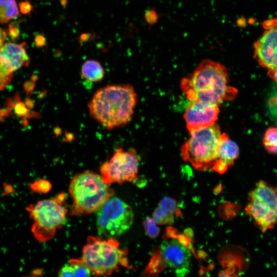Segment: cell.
Instances as JSON below:
<instances>
[{"label": "cell", "mask_w": 277, "mask_h": 277, "mask_svg": "<svg viewBox=\"0 0 277 277\" xmlns=\"http://www.w3.org/2000/svg\"><path fill=\"white\" fill-rule=\"evenodd\" d=\"M262 25L264 30L254 44V57L268 71L277 67V17L266 19Z\"/></svg>", "instance_id": "cell-11"}, {"label": "cell", "mask_w": 277, "mask_h": 277, "mask_svg": "<svg viewBox=\"0 0 277 277\" xmlns=\"http://www.w3.org/2000/svg\"><path fill=\"white\" fill-rule=\"evenodd\" d=\"M137 95L130 84L109 85L98 89L89 101L90 116L103 128L111 130L132 119Z\"/></svg>", "instance_id": "cell-2"}, {"label": "cell", "mask_w": 277, "mask_h": 277, "mask_svg": "<svg viewBox=\"0 0 277 277\" xmlns=\"http://www.w3.org/2000/svg\"><path fill=\"white\" fill-rule=\"evenodd\" d=\"M49 183L45 180H39L31 184V188L36 192H45L50 188Z\"/></svg>", "instance_id": "cell-22"}, {"label": "cell", "mask_w": 277, "mask_h": 277, "mask_svg": "<svg viewBox=\"0 0 277 277\" xmlns=\"http://www.w3.org/2000/svg\"><path fill=\"white\" fill-rule=\"evenodd\" d=\"M14 72L0 60V90H3L10 83Z\"/></svg>", "instance_id": "cell-20"}, {"label": "cell", "mask_w": 277, "mask_h": 277, "mask_svg": "<svg viewBox=\"0 0 277 277\" xmlns=\"http://www.w3.org/2000/svg\"><path fill=\"white\" fill-rule=\"evenodd\" d=\"M219 105L199 101L190 102L184 114L190 132L214 125L218 119Z\"/></svg>", "instance_id": "cell-12"}, {"label": "cell", "mask_w": 277, "mask_h": 277, "mask_svg": "<svg viewBox=\"0 0 277 277\" xmlns=\"http://www.w3.org/2000/svg\"><path fill=\"white\" fill-rule=\"evenodd\" d=\"M69 192L75 210L85 214L97 211L114 194L101 175L91 171L75 174L70 183Z\"/></svg>", "instance_id": "cell-3"}, {"label": "cell", "mask_w": 277, "mask_h": 277, "mask_svg": "<svg viewBox=\"0 0 277 277\" xmlns=\"http://www.w3.org/2000/svg\"><path fill=\"white\" fill-rule=\"evenodd\" d=\"M268 73L269 76L273 78L277 83V67L272 70L268 71Z\"/></svg>", "instance_id": "cell-26"}, {"label": "cell", "mask_w": 277, "mask_h": 277, "mask_svg": "<svg viewBox=\"0 0 277 277\" xmlns=\"http://www.w3.org/2000/svg\"><path fill=\"white\" fill-rule=\"evenodd\" d=\"M229 82L228 71L223 65L206 59L192 73L182 78L180 87L190 102L199 101L219 105L236 95V89L228 85Z\"/></svg>", "instance_id": "cell-1"}, {"label": "cell", "mask_w": 277, "mask_h": 277, "mask_svg": "<svg viewBox=\"0 0 277 277\" xmlns=\"http://www.w3.org/2000/svg\"><path fill=\"white\" fill-rule=\"evenodd\" d=\"M9 32L11 36L16 37L18 35V29L16 27L13 28L9 27Z\"/></svg>", "instance_id": "cell-27"}, {"label": "cell", "mask_w": 277, "mask_h": 277, "mask_svg": "<svg viewBox=\"0 0 277 277\" xmlns=\"http://www.w3.org/2000/svg\"><path fill=\"white\" fill-rule=\"evenodd\" d=\"M179 214V208L176 201L172 198L165 197L161 200L154 210L152 218L158 225L170 224L174 222Z\"/></svg>", "instance_id": "cell-15"}, {"label": "cell", "mask_w": 277, "mask_h": 277, "mask_svg": "<svg viewBox=\"0 0 277 277\" xmlns=\"http://www.w3.org/2000/svg\"><path fill=\"white\" fill-rule=\"evenodd\" d=\"M64 195L43 200L27 207L33 221L31 231L36 240L45 242L51 240L66 220L67 209L63 206Z\"/></svg>", "instance_id": "cell-6"}, {"label": "cell", "mask_w": 277, "mask_h": 277, "mask_svg": "<svg viewBox=\"0 0 277 277\" xmlns=\"http://www.w3.org/2000/svg\"><path fill=\"white\" fill-rule=\"evenodd\" d=\"M36 44H37L38 46H42L44 45V38L43 36H38L36 39Z\"/></svg>", "instance_id": "cell-28"}, {"label": "cell", "mask_w": 277, "mask_h": 277, "mask_svg": "<svg viewBox=\"0 0 277 277\" xmlns=\"http://www.w3.org/2000/svg\"><path fill=\"white\" fill-rule=\"evenodd\" d=\"M222 133L215 124L190 132L189 138L181 148L183 159L197 170L212 168L217 158Z\"/></svg>", "instance_id": "cell-5"}, {"label": "cell", "mask_w": 277, "mask_h": 277, "mask_svg": "<svg viewBox=\"0 0 277 277\" xmlns=\"http://www.w3.org/2000/svg\"><path fill=\"white\" fill-rule=\"evenodd\" d=\"M6 36V31L0 27V48L5 43Z\"/></svg>", "instance_id": "cell-25"}, {"label": "cell", "mask_w": 277, "mask_h": 277, "mask_svg": "<svg viewBox=\"0 0 277 277\" xmlns=\"http://www.w3.org/2000/svg\"><path fill=\"white\" fill-rule=\"evenodd\" d=\"M144 226L147 234L150 237L153 238L159 235L160 228L152 217H147L144 221Z\"/></svg>", "instance_id": "cell-21"}, {"label": "cell", "mask_w": 277, "mask_h": 277, "mask_svg": "<svg viewBox=\"0 0 277 277\" xmlns=\"http://www.w3.org/2000/svg\"><path fill=\"white\" fill-rule=\"evenodd\" d=\"M60 276H74L73 268L69 262L64 265L58 272Z\"/></svg>", "instance_id": "cell-23"}, {"label": "cell", "mask_w": 277, "mask_h": 277, "mask_svg": "<svg viewBox=\"0 0 277 277\" xmlns=\"http://www.w3.org/2000/svg\"><path fill=\"white\" fill-rule=\"evenodd\" d=\"M262 232L272 228L277 223V190L260 181L250 192L245 209Z\"/></svg>", "instance_id": "cell-8"}, {"label": "cell", "mask_w": 277, "mask_h": 277, "mask_svg": "<svg viewBox=\"0 0 277 277\" xmlns=\"http://www.w3.org/2000/svg\"><path fill=\"white\" fill-rule=\"evenodd\" d=\"M69 262L73 268L74 276H89L93 275L91 270L82 258L80 259H72Z\"/></svg>", "instance_id": "cell-19"}, {"label": "cell", "mask_w": 277, "mask_h": 277, "mask_svg": "<svg viewBox=\"0 0 277 277\" xmlns=\"http://www.w3.org/2000/svg\"><path fill=\"white\" fill-rule=\"evenodd\" d=\"M265 149L270 153H277V128H269L265 132L263 140Z\"/></svg>", "instance_id": "cell-18"}, {"label": "cell", "mask_w": 277, "mask_h": 277, "mask_svg": "<svg viewBox=\"0 0 277 277\" xmlns=\"http://www.w3.org/2000/svg\"><path fill=\"white\" fill-rule=\"evenodd\" d=\"M126 255L115 239L90 236L83 248L82 259L93 275L106 276L128 265Z\"/></svg>", "instance_id": "cell-4"}, {"label": "cell", "mask_w": 277, "mask_h": 277, "mask_svg": "<svg viewBox=\"0 0 277 277\" xmlns=\"http://www.w3.org/2000/svg\"><path fill=\"white\" fill-rule=\"evenodd\" d=\"M0 60L13 72L23 67L28 66L30 58L26 50V43H5L0 48Z\"/></svg>", "instance_id": "cell-13"}, {"label": "cell", "mask_w": 277, "mask_h": 277, "mask_svg": "<svg viewBox=\"0 0 277 277\" xmlns=\"http://www.w3.org/2000/svg\"><path fill=\"white\" fill-rule=\"evenodd\" d=\"M239 155L236 144L226 133H222L218 148L217 158L212 169L223 173L232 166Z\"/></svg>", "instance_id": "cell-14"}, {"label": "cell", "mask_w": 277, "mask_h": 277, "mask_svg": "<svg viewBox=\"0 0 277 277\" xmlns=\"http://www.w3.org/2000/svg\"><path fill=\"white\" fill-rule=\"evenodd\" d=\"M96 216L98 233L106 239L121 235L130 228L133 221L131 207L117 197L108 199L97 211Z\"/></svg>", "instance_id": "cell-7"}, {"label": "cell", "mask_w": 277, "mask_h": 277, "mask_svg": "<svg viewBox=\"0 0 277 277\" xmlns=\"http://www.w3.org/2000/svg\"><path fill=\"white\" fill-rule=\"evenodd\" d=\"M138 165V159L134 149L125 150L120 148L101 165V175L108 185L131 182L136 177Z\"/></svg>", "instance_id": "cell-9"}, {"label": "cell", "mask_w": 277, "mask_h": 277, "mask_svg": "<svg viewBox=\"0 0 277 277\" xmlns=\"http://www.w3.org/2000/svg\"><path fill=\"white\" fill-rule=\"evenodd\" d=\"M187 244L179 238L171 237L164 240L160 246L157 255L151 261L154 265L150 267L154 268L159 265V267L171 269L178 276L185 275L189 271L191 258Z\"/></svg>", "instance_id": "cell-10"}, {"label": "cell", "mask_w": 277, "mask_h": 277, "mask_svg": "<svg viewBox=\"0 0 277 277\" xmlns=\"http://www.w3.org/2000/svg\"><path fill=\"white\" fill-rule=\"evenodd\" d=\"M19 10L15 0H0V23L5 24L16 17Z\"/></svg>", "instance_id": "cell-17"}, {"label": "cell", "mask_w": 277, "mask_h": 277, "mask_svg": "<svg viewBox=\"0 0 277 277\" xmlns=\"http://www.w3.org/2000/svg\"><path fill=\"white\" fill-rule=\"evenodd\" d=\"M32 7L30 4L27 2H23L20 4V9L24 14H28L30 12Z\"/></svg>", "instance_id": "cell-24"}, {"label": "cell", "mask_w": 277, "mask_h": 277, "mask_svg": "<svg viewBox=\"0 0 277 277\" xmlns=\"http://www.w3.org/2000/svg\"><path fill=\"white\" fill-rule=\"evenodd\" d=\"M81 75L86 80L92 82L101 81L105 75L104 68L100 62L93 60L85 61L82 66Z\"/></svg>", "instance_id": "cell-16"}]
</instances>
